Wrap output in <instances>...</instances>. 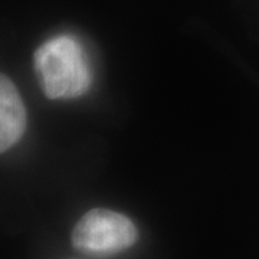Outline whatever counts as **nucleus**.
I'll use <instances>...</instances> for the list:
<instances>
[{"label":"nucleus","mask_w":259,"mask_h":259,"mask_svg":"<svg viewBox=\"0 0 259 259\" xmlns=\"http://www.w3.org/2000/svg\"><path fill=\"white\" fill-rule=\"evenodd\" d=\"M37 81L49 100H72L93 85V69L83 47L71 35L45 40L33 55Z\"/></svg>","instance_id":"f257e3e1"},{"label":"nucleus","mask_w":259,"mask_h":259,"mask_svg":"<svg viewBox=\"0 0 259 259\" xmlns=\"http://www.w3.org/2000/svg\"><path fill=\"white\" fill-rule=\"evenodd\" d=\"M26 128V108L15 83L0 74V153L13 147Z\"/></svg>","instance_id":"7ed1b4c3"},{"label":"nucleus","mask_w":259,"mask_h":259,"mask_svg":"<svg viewBox=\"0 0 259 259\" xmlns=\"http://www.w3.org/2000/svg\"><path fill=\"white\" fill-rule=\"evenodd\" d=\"M139 239V231L131 219L110 209H93L75 225V249L95 256H111L131 248Z\"/></svg>","instance_id":"f03ea898"}]
</instances>
